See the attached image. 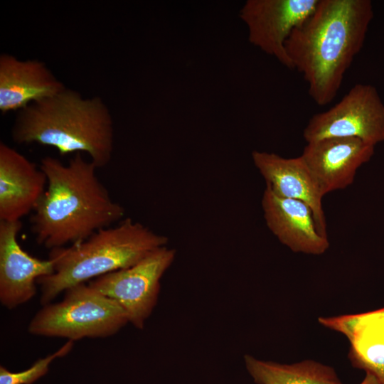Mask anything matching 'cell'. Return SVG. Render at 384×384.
<instances>
[{"label": "cell", "mask_w": 384, "mask_h": 384, "mask_svg": "<svg viewBox=\"0 0 384 384\" xmlns=\"http://www.w3.org/2000/svg\"><path fill=\"white\" fill-rule=\"evenodd\" d=\"M175 255L174 249L165 246L129 267L104 274L87 283L116 302L125 311L129 323L142 329L157 303L160 280Z\"/></svg>", "instance_id": "cell-7"}, {"label": "cell", "mask_w": 384, "mask_h": 384, "mask_svg": "<svg viewBox=\"0 0 384 384\" xmlns=\"http://www.w3.org/2000/svg\"><path fill=\"white\" fill-rule=\"evenodd\" d=\"M47 178L40 166L0 142V220L21 221L43 195Z\"/></svg>", "instance_id": "cell-11"}, {"label": "cell", "mask_w": 384, "mask_h": 384, "mask_svg": "<svg viewBox=\"0 0 384 384\" xmlns=\"http://www.w3.org/2000/svg\"><path fill=\"white\" fill-rule=\"evenodd\" d=\"M247 370L257 384H343L335 370L313 360L291 364L244 357Z\"/></svg>", "instance_id": "cell-16"}, {"label": "cell", "mask_w": 384, "mask_h": 384, "mask_svg": "<svg viewBox=\"0 0 384 384\" xmlns=\"http://www.w3.org/2000/svg\"><path fill=\"white\" fill-rule=\"evenodd\" d=\"M319 0H248L240 17L249 41L280 63L292 69L285 43L293 30L315 10Z\"/></svg>", "instance_id": "cell-8"}, {"label": "cell", "mask_w": 384, "mask_h": 384, "mask_svg": "<svg viewBox=\"0 0 384 384\" xmlns=\"http://www.w3.org/2000/svg\"><path fill=\"white\" fill-rule=\"evenodd\" d=\"M305 141L353 137L375 146L384 141V104L375 87L357 83L326 111L313 115L304 129Z\"/></svg>", "instance_id": "cell-6"}, {"label": "cell", "mask_w": 384, "mask_h": 384, "mask_svg": "<svg viewBox=\"0 0 384 384\" xmlns=\"http://www.w3.org/2000/svg\"><path fill=\"white\" fill-rule=\"evenodd\" d=\"M21 221L0 220V302L9 309L31 300L37 280L54 272L55 261L41 260L26 252L18 242Z\"/></svg>", "instance_id": "cell-9"}, {"label": "cell", "mask_w": 384, "mask_h": 384, "mask_svg": "<svg viewBox=\"0 0 384 384\" xmlns=\"http://www.w3.org/2000/svg\"><path fill=\"white\" fill-rule=\"evenodd\" d=\"M252 159L269 188L276 195L302 201L311 209L319 233L327 238L322 194L299 156L284 158L274 153L255 150Z\"/></svg>", "instance_id": "cell-13"}, {"label": "cell", "mask_w": 384, "mask_h": 384, "mask_svg": "<svg viewBox=\"0 0 384 384\" xmlns=\"http://www.w3.org/2000/svg\"><path fill=\"white\" fill-rule=\"evenodd\" d=\"M374 151L375 146L358 138L333 137L307 142L300 156L324 196L353 183Z\"/></svg>", "instance_id": "cell-10"}, {"label": "cell", "mask_w": 384, "mask_h": 384, "mask_svg": "<svg viewBox=\"0 0 384 384\" xmlns=\"http://www.w3.org/2000/svg\"><path fill=\"white\" fill-rule=\"evenodd\" d=\"M65 86L43 62L0 55V111L5 114L21 110L30 104L50 97Z\"/></svg>", "instance_id": "cell-14"}, {"label": "cell", "mask_w": 384, "mask_h": 384, "mask_svg": "<svg viewBox=\"0 0 384 384\" xmlns=\"http://www.w3.org/2000/svg\"><path fill=\"white\" fill-rule=\"evenodd\" d=\"M74 341H68L60 348L47 356L36 361L30 368L11 372L5 367H0V384H32L45 375L50 363L56 358L67 355L73 348Z\"/></svg>", "instance_id": "cell-17"}, {"label": "cell", "mask_w": 384, "mask_h": 384, "mask_svg": "<svg viewBox=\"0 0 384 384\" xmlns=\"http://www.w3.org/2000/svg\"><path fill=\"white\" fill-rule=\"evenodd\" d=\"M324 326L343 334L352 365L384 384V307L360 314L319 317Z\"/></svg>", "instance_id": "cell-15"}, {"label": "cell", "mask_w": 384, "mask_h": 384, "mask_svg": "<svg viewBox=\"0 0 384 384\" xmlns=\"http://www.w3.org/2000/svg\"><path fill=\"white\" fill-rule=\"evenodd\" d=\"M11 137L18 144L55 148L61 156L86 153L98 169L110 162L114 148L112 117L103 100L68 88L19 110Z\"/></svg>", "instance_id": "cell-3"}, {"label": "cell", "mask_w": 384, "mask_h": 384, "mask_svg": "<svg viewBox=\"0 0 384 384\" xmlns=\"http://www.w3.org/2000/svg\"><path fill=\"white\" fill-rule=\"evenodd\" d=\"M168 238L128 218L102 228L83 241L51 250L52 274L37 280L41 304H49L69 287L129 267L167 246Z\"/></svg>", "instance_id": "cell-4"}, {"label": "cell", "mask_w": 384, "mask_h": 384, "mask_svg": "<svg viewBox=\"0 0 384 384\" xmlns=\"http://www.w3.org/2000/svg\"><path fill=\"white\" fill-rule=\"evenodd\" d=\"M39 166L47 186L30 218L38 244L50 250L74 245L123 218L124 207L112 198L97 175L98 168L81 153L66 164L46 156Z\"/></svg>", "instance_id": "cell-1"}, {"label": "cell", "mask_w": 384, "mask_h": 384, "mask_svg": "<svg viewBox=\"0 0 384 384\" xmlns=\"http://www.w3.org/2000/svg\"><path fill=\"white\" fill-rule=\"evenodd\" d=\"M64 293L60 302L43 305L35 314L28 327L31 334L73 341L107 338L129 323L116 302L87 282L72 286Z\"/></svg>", "instance_id": "cell-5"}, {"label": "cell", "mask_w": 384, "mask_h": 384, "mask_svg": "<svg viewBox=\"0 0 384 384\" xmlns=\"http://www.w3.org/2000/svg\"><path fill=\"white\" fill-rule=\"evenodd\" d=\"M359 384H381L376 378L369 373H366V375Z\"/></svg>", "instance_id": "cell-18"}, {"label": "cell", "mask_w": 384, "mask_h": 384, "mask_svg": "<svg viewBox=\"0 0 384 384\" xmlns=\"http://www.w3.org/2000/svg\"><path fill=\"white\" fill-rule=\"evenodd\" d=\"M262 207L268 228L293 252L319 255L328 250V238L319 233L312 210L305 203L280 197L266 187Z\"/></svg>", "instance_id": "cell-12"}, {"label": "cell", "mask_w": 384, "mask_h": 384, "mask_svg": "<svg viewBox=\"0 0 384 384\" xmlns=\"http://www.w3.org/2000/svg\"><path fill=\"white\" fill-rule=\"evenodd\" d=\"M373 15L370 0H319L311 15L289 36L285 48L292 69L303 75L318 105L336 96Z\"/></svg>", "instance_id": "cell-2"}]
</instances>
